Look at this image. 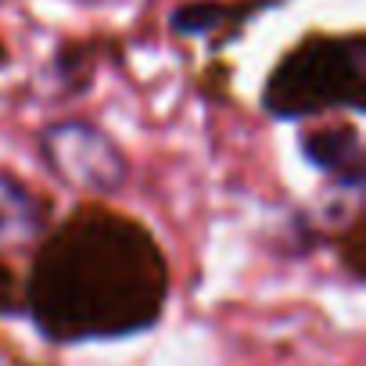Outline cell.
I'll return each mask as SVG.
<instances>
[{"mask_svg": "<svg viewBox=\"0 0 366 366\" xmlns=\"http://www.w3.org/2000/svg\"><path fill=\"white\" fill-rule=\"evenodd\" d=\"M169 269L154 237L112 209H79L40 248L29 312L54 341L119 337L158 320Z\"/></svg>", "mask_w": 366, "mask_h": 366, "instance_id": "cell-1", "label": "cell"}, {"mask_svg": "<svg viewBox=\"0 0 366 366\" xmlns=\"http://www.w3.org/2000/svg\"><path fill=\"white\" fill-rule=\"evenodd\" d=\"M366 47L352 40H309L295 47L266 86V108L284 119L323 108H362Z\"/></svg>", "mask_w": 366, "mask_h": 366, "instance_id": "cell-2", "label": "cell"}, {"mask_svg": "<svg viewBox=\"0 0 366 366\" xmlns=\"http://www.w3.org/2000/svg\"><path fill=\"white\" fill-rule=\"evenodd\" d=\"M305 154L334 172H352V179L359 176V140L355 129H320L305 140Z\"/></svg>", "mask_w": 366, "mask_h": 366, "instance_id": "cell-3", "label": "cell"}, {"mask_svg": "<svg viewBox=\"0 0 366 366\" xmlns=\"http://www.w3.org/2000/svg\"><path fill=\"white\" fill-rule=\"evenodd\" d=\"M230 11L223 4H212V0H202V4H183L176 15H172V29L176 33H205V29H216Z\"/></svg>", "mask_w": 366, "mask_h": 366, "instance_id": "cell-4", "label": "cell"}, {"mask_svg": "<svg viewBox=\"0 0 366 366\" xmlns=\"http://www.w3.org/2000/svg\"><path fill=\"white\" fill-rule=\"evenodd\" d=\"M362 237H366V223H355L352 230H348V237H345V259H348V266H352V273L355 277H362Z\"/></svg>", "mask_w": 366, "mask_h": 366, "instance_id": "cell-5", "label": "cell"}, {"mask_svg": "<svg viewBox=\"0 0 366 366\" xmlns=\"http://www.w3.org/2000/svg\"><path fill=\"white\" fill-rule=\"evenodd\" d=\"M15 305H19V280L4 262H0V312H11Z\"/></svg>", "mask_w": 366, "mask_h": 366, "instance_id": "cell-6", "label": "cell"}]
</instances>
